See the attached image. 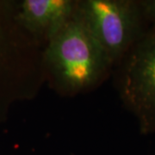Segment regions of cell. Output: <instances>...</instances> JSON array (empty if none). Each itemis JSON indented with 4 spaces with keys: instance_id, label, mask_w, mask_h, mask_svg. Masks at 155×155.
Here are the masks:
<instances>
[{
    "instance_id": "obj_1",
    "label": "cell",
    "mask_w": 155,
    "mask_h": 155,
    "mask_svg": "<svg viewBox=\"0 0 155 155\" xmlns=\"http://www.w3.org/2000/svg\"><path fill=\"white\" fill-rule=\"evenodd\" d=\"M42 64L45 84L58 95L69 97L101 86L114 69L76 13L43 47Z\"/></svg>"
},
{
    "instance_id": "obj_2",
    "label": "cell",
    "mask_w": 155,
    "mask_h": 155,
    "mask_svg": "<svg viewBox=\"0 0 155 155\" xmlns=\"http://www.w3.org/2000/svg\"><path fill=\"white\" fill-rule=\"evenodd\" d=\"M113 87L142 135L155 133V28L147 32L116 64Z\"/></svg>"
},
{
    "instance_id": "obj_3",
    "label": "cell",
    "mask_w": 155,
    "mask_h": 155,
    "mask_svg": "<svg viewBox=\"0 0 155 155\" xmlns=\"http://www.w3.org/2000/svg\"><path fill=\"white\" fill-rule=\"evenodd\" d=\"M76 16L114 67L150 28L140 0H78Z\"/></svg>"
},
{
    "instance_id": "obj_4",
    "label": "cell",
    "mask_w": 155,
    "mask_h": 155,
    "mask_svg": "<svg viewBox=\"0 0 155 155\" xmlns=\"http://www.w3.org/2000/svg\"><path fill=\"white\" fill-rule=\"evenodd\" d=\"M78 0H22L17 18L23 29L44 47L72 17Z\"/></svg>"
},
{
    "instance_id": "obj_5",
    "label": "cell",
    "mask_w": 155,
    "mask_h": 155,
    "mask_svg": "<svg viewBox=\"0 0 155 155\" xmlns=\"http://www.w3.org/2000/svg\"><path fill=\"white\" fill-rule=\"evenodd\" d=\"M140 3L150 27L155 28V0H140Z\"/></svg>"
},
{
    "instance_id": "obj_6",
    "label": "cell",
    "mask_w": 155,
    "mask_h": 155,
    "mask_svg": "<svg viewBox=\"0 0 155 155\" xmlns=\"http://www.w3.org/2000/svg\"><path fill=\"white\" fill-rule=\"evenodd\" d=\"M0 39H1V27H0Z\"/></svg>"
}]
</instances>
